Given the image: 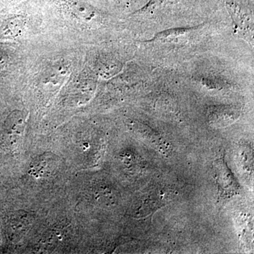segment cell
<instances>
[{
  "instance_id": "obj_5",
  "label": "cell",
  "mask_w": 254,
  "mask_h": 254,
  "mask_svg": "<svg viewBox=\"0 0 254 254\" xmlns=\"http://www.w3.org/2000/svg\"><path fill=\"white\" fill-rule=\"evenodd\" d=\"M25 127V117L22 112H12L4 123V129L6 134L11 140L15 137H18L23 133Z\"/></svg>"
},
{
  "instance_id": "obj_2",
  "label": "cell",
  "mask_w": 254,
  "mask_h": 254,
  "mask_svg": "<svg viewBox=\"0 0 254 254\" xmlns=\"http://www.w3.org/2000/svg\"><path fill=\"white\" fill-rule=\"evenodd\" d=\"M215 173L219 190L223 194L222 196L228 198L238 193L240 187L224 160H217Z\"/></svg>"
},
{
  "instance_id": "obj_4",
  "label": "cell",
  "mask_w": 254,
  "mask_h": 254,
  "mask_svg": "<svg viewBox=\"0 0 254 254\" xmlns=\"http://www.w3.org/2000/svg\"><path fill=\"white\" fill-rule=\"evenodd\" d=\"M26 23L21 17L11 18L6 20L0 26V39H14L22 34Z\"/></svg>"
},
{
  "instance_id": "obj_1",
  "label": "cell",
  "mask_w": 254,
  "mask_h": 254,
  "mask_svg": "<svg viewBox=\"0 0 254 254\" xmlns=\"http://www.w3.org/2000/svg\"><path fill=\"white\" fill-rule=\"evenodd\" d=\"M60 159L56 154L50 152L38 155L29 166V173L36 179L48 178L54 175L59 167Z\"/></svg>"
},
{
  "instance_id": "obj_8",
  "label": "cell",
  "mask_w": 254,
  "mask_h": 254,
  "mask_svg": "<svg viewBox=\"0 0 254 254\" xmlns=\"http://www.w3.org/2000/svg\"><path fill=\"white\" fill-rule=\"evenodd\" d=\"M7 56L6 54H4L2 52L0 51V66L4 64L7 61Z\"/></svg>"
},
{
  "instance_id": "obj_3",
  "label": "cell",
  "mask_w": 254,
  "mask_h": 254,
  "mask_svg": "<svg viewBox=\"0 0 254 254\" xmlns=\"http://www.w3.org/2000/svg\"><path fill=\"white\" fill-rule=\"evenodd\" d=\"M228 4L233 24L237 33L247 41H253L254 25L252 18L237 5L230 4L229 2Z\"/></svg>"
},
{
  "instance_id": "obj_7",
  "label": "cell",
  "mask_w": 254,
  "mask_h": 254,
  "mask_svg": "<svg viewBox=\"0 0 254 254\" xmlns=\"http://www.w3.org/2000/svg\"><path fill=\"white\" fill-rule=\"evenodd\" d=\"M31 217L23 213L22 215H17L11 219L9 224L10 234L14 236H19L26 233L31 224Z\"/></svg>"
},
{
  "instance_id": "obj_6",
  "label": "cell",
  "mask_w": 254,
  "mask_h": 254,
  "mask_svg": "<svg viewBox=\"0 0 254 254\" xmlns=\"http://www.w3.org/2000/svg\"><path fill=\"white\" fill-rule=\"evenodd\" d=\"M70 13L75 18L85 23H93L98 18V15L93 9L81 4L73 3L69 5Z\"/></svg>"
}]
</instances>
